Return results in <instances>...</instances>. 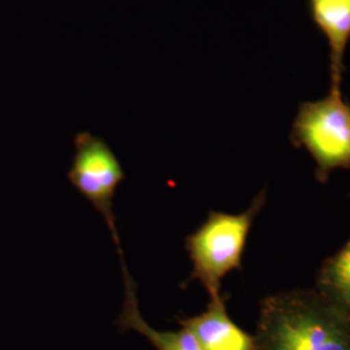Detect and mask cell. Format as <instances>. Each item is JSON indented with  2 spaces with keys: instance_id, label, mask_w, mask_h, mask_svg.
Returning <instances> with one entry per match:
<instances>
[{
  "instance_id": "4",
  "label": "cell",
  "mask_w": 350,
  "mask_h": 350,
  "mask_svg": "<svg viewBox=\"0 0 350 350\" xmlns=\"http://www.w3.org/2000/svg\"><path fill=\"white\" fill-rule=\"evenodd\" d=\"M75 148L68 179L103 217L122 257L114 199L125 179L124 167L109 144L88 131L75 135Z\"/></svg>"
},
{
  "instance_id": "1",
  "label": "cell",
  "mask_w": 350,
  "mask_h": 350,
  "mask_svg": "<svg viewBox=\"0 0 350 350\" xmlns=\"http://www.w3.org/2000/svg\"><path fill=\"white\" fill-rule=\"evenodd\" d=\"M256 350H350V322L315 289L275 292L261 302Z\"/></svg>"
},
{
  "instance_id": "8",
  "label": "cell",
  "mask_w": 350,
  "mask_h": 350,
  "mask_svg": "<svg viewBox=\"0 0 350 350\" xmlns=\"http://www.w3.org/2000/svg\"><path fill=\"white\" fill-rule=\"evenodd\" d=\"M314 289L350 322V239L321 265Z\"/></svg>"
},
{
  "instance_id": "7",
  "label": "cell",
  "mask_w": 350,
  "mask_h": 350,
  "mask_svg": "<svg viewBox=\"0 0 350 350\" xmlns=\"http://www.w3.org/2000/svg\"><path fill=\"white\" fill-rule=\"evenodd\" d=\"M124 276V305L117 325L121 331H135L148 338L156 350H202L196 338L187 329L179 331H159L150 327L140 313L138 302V287L126 267L124 257L121 258Z\"/></svg>"
},
{
  "instance_id": "6",
  "label": "cell",
  "mask_w": 350,
  "mask_h": 350,
  "mask_svg": "<svg viewBox=\"0 0 350 350\" xmlns=\"http://www.w3.org/2000/svg\"><path fill=\"white\" fill-rule=\"evenodd\" d=\"M309 8L314 24L328 43L331 85L341 86L350 40V0H309Z\"/></svg>"
},
{
  "instance_id": "2",
  "label": "cell",
  "mask_w": 350,
  "mask_h": 350,
  "mask_svg": "<svg viewBox=\"0 0 350 350\" xmlns=\"http://www.w3.org/2000/svg\"><path fill=\"white\" fill-rule=\"evenodd\" d=\"M265 202L263 189L241 213L209 212L202 225L185 239V248L192 265L187 283L198 280L211 299L221 296L222 280L231 271L241 269L250 228Z\"/></svg>"
},
{
  "instance_id": "5",
  "label": "cell",
  "mask_w": 350,
  "mask_h": 350,
  "mask_svg": "<svg viewBox=\"0 0 350 350\" xmlns=\"http://www.w3.org/2000/svg\"><path fill=\"white\" fill-rule=\"evenodd\" d=\"M178 322L192 334L202 350H256L254 336L230 318L222 295L211 299L202 313Z\"/></svg>"
},
{
  "instance_id": "3",
  "label": "cell",
  "mask_w": 350,
  "mask_h": 350,
  "mask_svg": "<svg viewBox=\"0 0 350 350\" xmlns=\"http://www.w3.org/2000/svg\"><path fill=\"white\" fill-rule=\"evenodd\" d=\"M291 142L308 150L315 163V178L325 183L332 172L350 167V105L341 86L331 85L328 95L304 101L292 124Z\"/></svg>"
}]
</instances>
